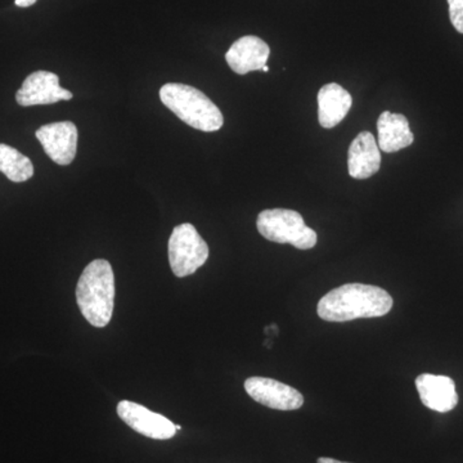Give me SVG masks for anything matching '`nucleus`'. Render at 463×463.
<instances>
[{"label":"nucleus","instance_id":"obj_1","mask_svg":"<svg viewBox=\"0 0 463 463\" xmlns=\"http://www.w3.org/2000/svg\"><path fill=\"white\" fill-rule=\"evenodd\" d=\"M392 304V298L383 288L364 283H347L325 295L319 300L317 313L323 321L349 322L386 316Z\"/></svg>","mask_w":463,"mask_h":463},{"label":"nucleus","instance_id":"obj_2","mask_svg":"<svg viewBox=\"0 0 463 463\" xmlns=\"http://www.w3.org/2000/svg\"><path fill=\"white\" fill-rule=\"evenodd\" d=\"M76 301L91 326L103 328L109 325L114 313L115 277L108 260L97 259L87 265L76 286Z\"/></svg>","mask_w":463,"mask_h":463},{"label":"nucleus","instance_id":"obj_3","mask_svg":"<svg viewBox=\"0 0 463 463\" xmlns=\"http://www.w3.org/2000/svg\"><path fill=\"white\" fill-rule=\"evenodd\" d=\"M160 99L183 123L194 129L218 132L223 127L221 109L196 88L179 83L165 84L160 90Z\"/></svg>","mask_w":463,"mask_h":463},{"label":"nucleus","instance_id":"obj_4","mask_svg":"<svg viewBox=\"0 0 463 463\" xmlns=\"http://www.w3.org/2000/svg\"><path fill=\"white\" fill-rule=\"evenodd\" d=\"M257 227L265 240L289 243L298 250L313 249L318 240L316 231L307 227L303 216L294 210H264L258 215Z\"/></svg>","mask_w":463,"mask_h":463},{"label":"nucleus","instance_id":"obj_5","mask_svg":"<svg viewBox=\"0 0 463 463\" xmlns=\"http://www.w3.org/2000/svg\"><path fill=\"white\" fill-rule=\"evenodd\" d=\"M167 251L170 268L179 279L196 273L209 259V246L190 223L174 228Z\"/></svg>","mask_w":463,"mask_h":463},{"label":"nucleus","instance_id":"obj_6","mask_svg":"<svg viewBox=\"0 0 463 463\" xmlns=\"http://www.w3.org/2000/svg\"><path fill=\"white\" fill-rule=\"evenodd\" d=\"M45 154L58 165H70L78 151V128L71 121L43 125L35 133Z\"/></svg>","mask_w":463,"mask_h":463},{"label":"nucleus","instance_id":"obj_7","mask_svg":"<svg viewBox=\"0 0 463 463\" xmlns=\"http://www.w3.org/2000/svg\"><path fill=\"white\" fill-rule=\"evenodd\" d=\"M118 414L129 428L143 437L167 440L175 435V425L169 419L134 402H120L118 404Z\"/></svg>","mask_w":463,"mask_h":463},{"label":"nucleus","instance_id":"obj_8","mask_svg":"<svg viewBox=\"0 0 463 463\" xmlns=\"http://www.w3.org/2000/svg\"><path fill=\"white\" fill-rule=\"evenodd\" d=\"M72 93L60 85L58 75L50 71H35L24 81L16 93L18 105L24 108L53 105L61 100L72 99Z\"/></svg>","mask_w":463,"mask_h":463},{"label":"nucleus","instance_id":"obj_9","mask_svg":"<svg viewBox=\"0 0 463 463\" xmlns=\"http://www.w3.org/2000/svg\"><path fill=\"white\" fill-rule=\"evenodd\" d=\"M245 390L255 402L272 410L295 411L304 404V397L297 389L267 377H250Z\"/></svg>","mask_w":463,"mask_h":463},{"label":"nucleus","instance_id":"obj_10","mask_svg":"<svg viewBox=\"0 0 463 463\" xmlns=\"http://www.w3.org/2000/svg\"><path fill=\"white\" fill-rule=\"evenodd\" d=\"M416 388L422 404L435 412H450L458 404L456 383L450 377L422 373L416 379Z\"/></svg>","mask_w":463,"mask_h":463},{"label":"nucleus","instance_id":"obj_11","mask_svg":"<svg viewBox=\"0 0 463 463\" xmlns=\"http://www.w3.org/2000/svg\"><path fill=\"white\" fill-rule=\"evenodd\" d=\"M270 56V48L264 41L254 35L242 36L232 44L225 54L228 65L236 74L263 70Z\"/></svg>","mask_w":463,"mask_h":463},{"label":"nucleus","instance_id":"obj_12","mask_svg":"<svg viewBox=\"0 0 463 463\" xmlns=\"http://www.w3.org/2000/svg\"><path fill=\"white\" fill-rule=\"evenodd\" d=\"M381 152L373 134L362 132L352 142L347 154V170L354 179L371 178L379 172Z\"/></svg>","mask_w":463,"mask_h":463},{"label":"nucleus","instance_id":"obj_13","mask_svg":"<svg viewBox=\"0 0 463 463\" xmlns=\"http://www.w3.org/2000/svg\"><path fill=\"white\" fill-rule=\"evenodd\" d=\"M352 105V96L341 85L336 83L323 85L318 91L319 124L326 129L336 127L346 118Z\"/></svg>","mask_w":463,"mask_h":463},{"label":"nucleus","instance_id":"obj_14","mask_svg":"<svg viewBox=\"0 0 463 463\" xmlns=\"http://www.w3.org/2000/svg\"><path fill=\"white\" fill-rule=\"evenodd\" d=\"M377 130H379V148L386 154L410 147L414 141L408 118L402 114L383 112L377 121Z\"/></svg>","mask_w":463,"mask_h":463},{"label":"nucleus","instance_id":"obj_15","mask_svg":"<svg viewBox=\"0 0 463 463\" xmlns=\"http://www.w3.org/2000/svg\"><path fill=\"white\" fill-rule=\"evenodd\" d=\"M0 172L9 181L23 183L33 178V165L32 160L16 148L0 143Z\"/></svg>","mask_w":463,"mask_h":463},{"label":"nucleus","instance_id":"obj_16","mask_svg":"<svg viewBox=\"0 0 463 463\" xmlns=\"http://www.w3.org/2000/svg\"><path fill=\"white\" fill-rule=\"evenodd\" d=\"M448 5L450 23L457 32L463 33V0H448Z\"/></svg>","mask_w":463,"mask_h":463},{"label":"nucleus","instance_id":"obj_17","mask_svg":"<svg viewBox=\"0 0 463 463\" xmlns=\"http://www.w3.org/2000/svg\"><path fill=\"white\" fill-rule=\"evenodd\" d=\"M38 0H16V5L20 8H27L32 7V5H35Z\"/></svg>","mask_w":463,"mask_h":463},{"label":"nucleus","instance_id":"obj_18","mask_svg":"<svg viewBox=\"0 0 463 463\" xmlns=\"http://www.w3.org/2000/svg\"><path fill=\"white\" fill-rule=\"evenodd\" d=\"M318 463H347V462L337 461V459L328 458V457H321V458H318Z\"/></svg>","mask_w":463,"mask_h":463},{"label":"nucleus","instance_id":"obj_19","mask_svg":"<svg viewBox=\"0 0 463 463\" xmlns=\"http://www.w3.org/2000/svg\"><path fill=\"white\" fill-rule=\"evenodd\" d=\"M263 71H264V72H268V71H269V67H268V66H264V67H263Z\"/></svg>","mask_w":463,"mask_h":463},{"label":"nucleus","instance_id":"obj_20","mask_svg":"<svg viewBox=\"0 0 463 463\" xmlns=\"http://www.w3.org/2000/svg\"><path fill=\"white\" fill-rule=\"evenodd\" d=\"M175 429H176V431H178V430H181V429H182V426H179V425H175Z\"/></svg>","mask_w":463,"mask_h":463}]
</instances>
